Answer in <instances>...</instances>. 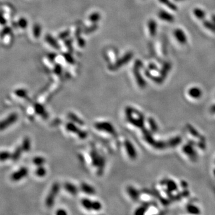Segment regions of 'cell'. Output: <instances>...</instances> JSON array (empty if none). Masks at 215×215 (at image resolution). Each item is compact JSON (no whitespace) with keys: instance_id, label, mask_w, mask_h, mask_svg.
Returning a JSON list of instances; mask_svg holds the SVG:
<instances>
[{"instance_id":"obj_8","label":"cell","mask_w":215,"mask_h":215,"mask_svg":"<svg viewBox=\"0 0 215 215\" xmlns=\"http://www.w3.org/2000/svg\"><path fill=\"white\" fill-rule=\"evenodd\" d=\"M158 16L161 20H163L166 22L173 23L175 20V16L170 12L166 10H160L158 13Z\"/></svg>"},{"instance_id":"obj_12","label":"cell","mask_w":215,"mask_h":215,"mask_svg":"<svg viewBox=\"0 0 215 215\" xmlns=\"http://www.w3.org/2000/svg\"><path fill=\"white\" fill-rule=\"evenodd\" d=\"M192 13L194 16L197 20H203L206 19V13L204 10V9H201V7H195L193 9Z\"/></svg>"},{"instance_id":"obj_33","label":"cell","mask_w":215,"mask_h":215,"mask_svg":"<svg viewBox=\"0 0 215 215\" xmlns=\"http://www.w3.org/2000/svg\"><path fill=\"white\" fill-rule=\"evenodd\" d=\"M147 209V205H143V206L138 208L136 211L135 212V214H137V215H140V214H143L145 213V211H146Z\"/></svg>"},{"instance_id":"obj_26","label":"cell","mask_w":215,"mask_h":215,"mask_svg":"<svg viewBox=\"0 0 215 215\" xmlns=\"http://www.w3.org/2000/svg\"><path fill=\"white\" fill-rule=\"evenodd\" d=\"M32 161H33V163L35 165H36L37 166H41L45 163L46 160L44 157L37 156V157H35V158H34Z\"/></svg>"},{"instance_id":"obj_18","label":"cell","mask_w":215,"mask_h":215,"mask_svg":"<svg viewBox=\"0 0 215 215\" xmlns=\"http://www.w3.org/2000/svg\"><path fill=\"white\" fill-rule=\"evenodd\" d=\"M21 147L23 149V151H25V152L29 151L31 148V140H30L29 138L25 137L24 139Z\"/></svg>"},{"instance_id":"obj_14","label":"cell","mask_w":215,"mask_h":215,"mask_svg":"<svg viewBox=\"0 0 215 215\" xmlns=\"http://www.w3.org/2000/svg\"><path fill=\"white\" fill-rule=\"evenodd\" d=\"M148 28L149 34L151 37H154L157 34V24L154 20H150L148 22Z\"/></svg>"},{"instance_id":"obj_31","label":"cell","mask_w":215,"mask_h":215,"mask_svg":"<svg viewBox=\"0 0 215 215\" xmlns=\"http://www.w3.org/2000/svg\"><path fill=\"white\" fill-rule=\"evenodd\" d=\"M204 25L205 28H206L207 29L212 31L215 32V23L209 21H205L204 22Z\"/></svg>"},{"instance_id":"obj_38","label":"cell","mask_w":215,"mask_h":215,"mask_svg":"<svg viewBox=\"0 0 215 215\" xmlns=\"http://www.w3.org/2000/svg\"><path fill=\"white\" fill-rule=\"evenodd\" d=\"M182 182V181H181ZM181 185H182V186H183V187H187V183L186 182H185V181H182L181 182Z\"/></svg>"},{"instance_id":"obj_21","label":"cell","mask_w":215,"mask_h":215,"mask_svg":"<svg viewBox=\"0 0 215 215\" xmlns=\"http://www.w3.org/2000/svg\"><path fill=\"white\" fill-rule=\"evenodd\" d=\"M65 189L72 195H76L78 193V188L72 183H66L64 185Z\"/></svg>"},{"instance_id":"obj_29","label":"cell","mask_w":215,"mask_h":215,"mask_svg":"<svg viewBox=\"0 0 215 215\" xmlns=\"http://www.w3.org/2000/svg\"><path fill=\"white\" fill-rule=\"evenodd\" d=\"M68 117L72 120L73 121H74L75 123H77L78 124L80 125H84V121H82L80 118H79L77 116H76L73 113H70L68 115Z\"/></svg>"},{"instance_id":"obj_23","label":"cell","mask_w":215,"mask_h":215,"mask_svg":"<svg viewBox=\"0 0 215 215\" xmlns=\"http://www.w3.org/2000/svg\"><path fill=\"white\" fill-rule=\"evenodd\" d=\"M148 121L149 123V125L150 130H152V132L153 133L157 132L158 130V125L157 124L156 121L154 120V119L153 118L150 117V118H149Z\"/></svg>"},{"instance_id":"obj_35","label":"cell","mask_w":215,"mask_h":215,"mask_svg":"<svg viewBox=\"0 0 215 215\" xmlns=\"http://www.w3.org/2000/svg\"><path fill=\"white\" fill-rule=\"evenodd\" d=\"M99 17H100V16H99V14H98V13H93V14H92L91 16H90V20H92V22H96V21H97L99 19Z\"/></svg>"},{"instance_id":"obj_7","label":"cell","mask_w":215,"mask_h":215,"mask_svg":"<svg viewBox=\"0 0 215 215\" xmlns=\"http://www.w3.org/2000/svg\"><path fill=\"white\" fill-rule=\"evenodd\" d=\"M124 146L128 156L132 160H135L137 157V152L130 141L126 140L124 142Z\"/></svg>"},{"instance_id":"obj_10","label":"cell","mask_w":215,"mask_h":215,"mask_svg":"<svg viewBox=\"0 0 215 215\" xmlns=\"http://www.w3.org/2000/svg\"><path fill=\"white\" fill-rule=\"evenodd\" d=\"M183 153L187 155L192 160H196L197 156V153L196 152V150H194L193 148L192 145H191V143H188L187 145H185L183 146Z\"/></svg>"},{"instance_id":"obj_22","label":"cell","mask_w":215,"mask_h":215,"mask_svg":"<svg viewBox=\"0 0 215 215\" xmlns=\"http://www.w3.org/2000/svg\"><path fill=\"white\" fill-rule=\"evenodd\" d=\"M186 210L187 211L190 213V214H200V209L192 204H188L186 206Z\"/></svg>"},{"instance_id":"obj_5","label":"cell","mask_w":215,"mask_h":215,"mask_svg":"<svg viewBox=\"0 0 215 215\" xmlns=\"http://www.w3.org/2000/svg\"><path fill=\"white\" fill-rule=\"evenodd\" d=\"M28 175V169L25 167H21L16 171L14 172L11 176V179L13 181L17 182L25 178L26 176H27Z\"/></svg>"},{"instance_id":"obj_17","label":"cell","mask_w":215,"mask_h":215,"mask_svg":"<svg viewBox=\"0 0 215 215\" xmlns=\"http://www.w3.org/2000/svg\"><path fill=\"white\" fill-rule=\"evenodd\" d=\"M158 1H160V3L168 7V9H169L170 10L175 11H177L178 9L175 4L173 1H171L170 0H158Z\"/></svg>"},{"instance_id":"obj_27","label":"cell","mask_w":215,"mask_h":215,"mask_svg":"<svg viewBox=\"0 0 215 215\" xmlns=\"http://www.w3.org/2000/svg\"><path fill=\"white\" fill-rule=\"evenodd\" d=\"M11 158V154L9 151L0 152V161H4Z\"/></svg>"},{"instance_id":"obj_28","label":"cell","mask_w":215,"mask_h":215,"mask_svg":"<svg viewBox=\"0 0 215 215\" xmlns=\"http://www.w3.org/2000/svg\"><path fill=\"white\" fill-rule=\"evenodd\" d=\"M81 204L85 209H87L88 210H92V201L90 200H89L88 199H83L81 200Z\"/></svg>"},{"instance_id":"obj_9","label":"cell","mask_w":215,"mask_h":215,"mask_svg":"<svg viewBox=\"0 0 215 215\" xmlns=\"http://www.w3.org/2000/svg\"><path fill=\"white\" fill-rule=\"evenodd\" d=\"M188 96L194 99H199L203 95V92L201 89L197 87V86H193V87H190L188 90Z\"/></svg>"},{"instance_id":"obj_24","label":"cell","mask_w":215,"mask_h":215,"mask_svg":"<svg viewBox=\"0 0 215 215\" xmlns=\"http://www.w3.org/2000/svg\"><path fill=\"white\" fill-rule=\"evenodd\" d=\"M35 174L39 178L44 177L47 174L46 169L44 167H42V166H38L37 168L35 170Z\"/></svg>"},{"instance_id":"obj_37","label":"cell","mask_w":215,"mask_h":215,"mask_svg":"<svg viewBox=\"0 0 215 215\" xmlns=\"http://www.w3.org/2000/svg\"><path fill=\"white\" fill-rule=\"evenodd\" d=\"M210 111H211L213 114H215V104L213 105L210 107Z\"/></svg>"},{"instance_id":"obj_1","label":"cell","mask_w":215,"mask_h":215,"mask_svg":"<svg viewBox=\"0 0 215 215\" xmlns=\"http://www.w3.org/2000/svg\"><path fill=\"white\" fill-rule=\"evenodd\" d=\"M59 190L60 185L59 183H55L52 185L51 190L46 199V204L47 207H52V206H53L56 197L58 194Z\"/></svg>"},{"instance_id":"obj_16","label":"cell","mask_w":215,"mask_h":215,"mask_svg":"<svg viewBox=\"0 0 215 215\" xmlns=\"http://www.w3.org/2000/svg\"><path fill=\"white\" fill-rule=\"evenodd\" d=\"M81 189L83 192L87 194L92 195L95 194V189L90 185L86 183H82L81 185Z\"/></svg>"},{"instance_id":"obj_34","label":"cell","mask_w":215,"mask_h":215,"mask_svg":"<svg viewBox=\"0 0 215 215\" xmlns=\"http://www.w3.org/2000/svg\"><path fill=\"white\" fill-rule=\"evenodd\" d=\"M15 93L18 97H26V96H27V92L22 89H19V90H16Z\"/></svg>"},{"instance_id":"obj_11","label":"cell","mask_w":215,"mask_h":215,"mask_svg":"<svg viewBox=\"0 0 215 215\" xmlns=\"http://www.w3.org/2000/svg\"><path fill=\"white\" fill-rule=\"evenodd\" d=\"M34 108L36 114L45 119L48 118V113L46 112L44 106L39 103H35L34 105Z\"/></svg>"},{"instance_id":"obj_19","label":"cell","mask_w":215,"mask_h":215,"mask_svg":"<svg viewBox=\"0 0 215 215\" xmlns=\"http://www.w3.org/2000/svg\"><path fill=\"white\" fill-rule=\"evenodd\" d=\"M91 157H92L93 165L94 166H95V167H98L99 164V161H100V159L101 156H100L98 154V153L96 151V150L93 149L92 150Z\"/></svg>"},{"instance_id":"obj_32","label":"cell","mask_w":215,"mask_h":215,"mask_svg":"<svg viewBox=\"0 0 215 215\" xmlns=\"http://www.w3.org/2000/svg\"><path fill=\"white\" fill-rule=\"evenodd\" d=\"M102 209V204L99 201H92V210L95 211H99Z\"/></svg>"},{"instance_id":"obj_4","label":"cell","mask_w":215,"mask_h":215,"mask_svg":"<svg viewBox=\"0 0 215 215\" xmlns=\"http://www.w3.org/2000/svg\"><path fill=\"white\" fill-rule=\"evenodd\" d=\"M95 127L97 130L105 132L113 135H115L116 134V131L114 126L110 123L98 122L95 123Z\"/></svg>"},{"instance_id":"obj_40","label":"cell","mask_w":215,"mask_h":215,"mask_svg":"<svg viewBox=\"0 0 215 215\" xmlns=\"http://www.w3.org/2000/svg\"><path fill=\"white\" fill-rule=\"evenodd\" d=\"M214 176H215V170H214Z\"/></svg>"},{"instance_id":"obj_30","label":"cell","mask_w":215,"mask_h":215,"mask_svg":"<svg viewBox=\"0 0 215 215\" xmlns=\"http://www.w3.org/2000/svg\"><path fill=\"white\" fill-rule=\"evenodd\" d=\"M181 138L176 137L175 138L170 139L168 141L167 145H168L170 146H175L176 145H178L181 143Z\"/></svg>"},{"instance_id":"obj_39","label":"cell","mask_w":215,"mask_h":215,"mask_svg":"<svg viewBox=\"0 0 215 215\" xmlns=\"http://www.w3.org/2000/svg\"><path fill=\"white\" fill-rule=\"evenodd\" d=\"M174 1H176L177 3H181V2H183L185 1H186V0H173Z\"/></svg>"},{"instance_id":"obj_25","label":"cell","mask_w":215,"mask_h":215,"mask_svg":"<svg viewBox=\"0 0 215 215\" xmlns=\"http://www.w3.org/2000/svg\"><path fill=\"white\" fill-rule=\"evenodd\" d=\"M187 128L189 132V133H191V135H192L194 137H196L197 138H201V135H200V134L199 133V132L196 130V129L192 127L191 125H187Z\"/></svg>"},{"instance_id":"obj_20","label":"cell","mask_w":215,"mask_h":215,"mask_svg":"<svg viewBox=\"0 0 215 215\" xmlns=\"http://www.w3.org/2000/svg\"><path fill=\"white\" fill-rule=\"evenodd\" d=\"M22 151H23V149H22V147L20 146H19L16 147V148L14 150L13 153L11 154V159L13 161H17L20 158Z\"/></svg>"},{"instance_id":"obj_13","label":"cell","mask_w":215,"mask_h":215,"mask_svg":"<svg viewBox=\"0 0 215 215\" xmlns=\"http://www.w3.org/2000/svg\"><path fill=\"white\" fill-rule=\"evenodd\" d=\"M164 185H166L167 186V191L169 192H172L176 191L178 189V185L177 183L173 180H164Z\"/></svg>"},{"instance_id":"obj_36","label":"cell","mask_w":215,"mask_h":215,"mask_svg":"<svg viewBox=\"0 0 215 215\" xmlns=\"http://www.w3.org/2000/svg\"><path fill=\"white\" fill-rule=\"evenodd\" d=\"M67 214V212L63 209H59L56 212V214H57V215H65Z\"/></svg>"},{"instance_id":"obj_2","label":"cell","mask_w":215,"mask_h":215,"mask_svg":"<svg viewBox=\"0 0 215 215\" xmlns=\"http://www.w3.org/2000/svg\"><path fill=\"white\" fill-rule=\"evenodd\" d=\"M173 37L178 44L182 46L186 45L188 41V37L185 31L181 28H176L173 31Z\"/></svg>"},{"instance_id":"obj_15","label":"cell","mask_w":215,"mask_h":215,"mask_svg":"<svg viewBox=\"0 0 215 215\" xmlns=\"http://www.w3.org/2000/svg\"><path fill=\"white\" fill-rule=\"evenodd\" d=\"M127 191L128 194V195L133 200H138L139 198V191L133 188L132 186H129L127 188Z\"/></svg>"},{"instance_id":"obj_3","label":"cell","mask_w":215,"mask_h":215,"mask_svg":"<svg viewBox=\"0 0 215 215\" xmlns=\"http://www.w3.org/2000/svg\"><path fill=\"white\" fill-rule=\"evenodd\" d=\"M18 120V115L16 113L10 114L4 120L0 121V131H3L9 126L15 123Z\"/></svg>"},{"instance_id":"obj_6","label":"cell","mask_w":215,"mask_h":215,"mask_svg":"<svg viewBox=\"0 0 215 215\" xmlns=\"http://www.w3.org/2000/svg\"><path fill=\"white\" fill-rule=\"evenodd\" d=\"M66 128H67V130H68L69 132H71L72 133H77L78 135V136H79V138L82 139H84L87 136V133L84 131L80 130V128L72 123H69L67 124Z\"/></svg>"}]
</instances>
